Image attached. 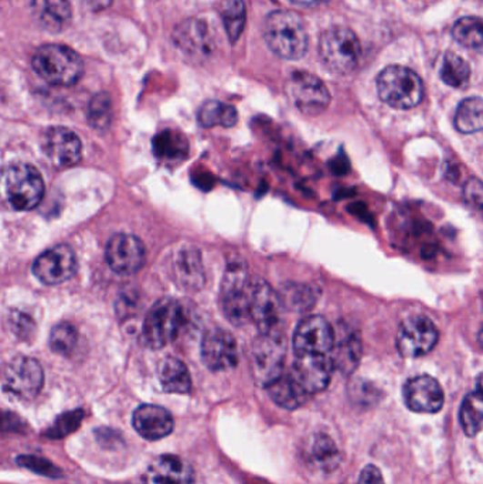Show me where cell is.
<instances>
[{"label":"cell","instance_id":"6da1fadb","mask_svg":"<svg viewBox=\"0 0 483 484\" xmlns=\"http://www.w3.org/2000/svg\"><path fill=\"white\" fill-rule=\"evenodd\" d=\"M263 35L269 50L284 60H299L307 55L309 38L297 13L289 10L269 13L263 23Z\"/></svg>","mask_w":483,"mask_h":484},{"label":"cell","instance_id":"7a4b0ae2","mask_svg":"<svg viewBox=\"0 0 483 484\" xmlns=\"http://www.w3.org/2000/svg\"><path fill=\"white\" fill-rule=\"evenodd\" d=\"M35 73L45 83L71 86L81 80L84 63L75 51L67 45H45L35 50L32 58Z\"/></svg>","mask_w":483,"mask_h":484},{"label":"cell","instance_id":"3957f363","mask_svg":"<svg viewBox=\"0 0 483 484\" xmlns=\"http://www.w3.org/2000/svg\"><path fill=\"white\" fill-rule=\"evenodd\" d=\"M377 93L381 101L391 108H414L423 101V81L410 68L390 66L378 74Z\"/></svg>","mask_w":483,"mask_h":484},{"label":"cell","instance_id":"277c9868","mask_svg":"<svg viewBox=\"0 0 483 484\" xmlns=\"http://www.w3.org/2000/svg\"><path fill=\"white\" fill-rule=\"evenodd\" d=\"M319 55L330 73L346 76L357 67L362 47L352 30L347 27H332L320 37Z\"/></svg>","mask_w":483,"mask_h":484},{"label":"cell","instance_id":"5b68a950","mask_svg":"<svg viewBox=\"0 0 483 484\" xmlns=\"http://www.w3.org/2000/svg\"><path fill=\"white\" fill-rule=\"evenodd\" d=\"M185 315L182 306L173 299H162L152 306L145 318L142 338L147 348H165L172 343L180 333Z\"/></svg>","mask_w":483,"mask_h":484},{"label":"cell","instance_id":"8992f818","mask_svg":"<svg viewBox=\"0 0 483 484\" xmlns=\"http://www.w3.org/2000/svg\"><path fill=\"white\" fill-rule=\"evenodd\" d=\"M5 191L15 210H32L45 196V182L39 170L26 163H19L10 166L5 173Z\"/></svg>","mask_w":483,"mask_h":484},{"label":"cell","instance_id":"52a82bcc","mask_svg":"<svg viewBox=\"0 0 483 484\" xmlns=\"http://www.w3.org/2000/svg\"><path fill=\"white\" fill-rule=\"evenodd\" d=\"M287 343L281 330L259 333L251 350V367L257 381L268 387L284 374Z\"/></svg>","mask_w":483,"mask_h":484},{"label":"cell","instance_id":"ba28073f","mask_svg":"<svg viewBox=\"0 0 483 484\" xmlns=\"http://www.w3.org/2000/svg\"><path fill=\"white\" fill-rule=\"evenodd\" d=\"M251 297L253 280L247 277L241 265H233L226 272L221 287V305L226 318L233 325L243 326L251 322Z\"/></svg>","mask_w":483,"mask_h":484},{"label":"cell","instance_id":"9c48e42d","mask_svg":"<svg viewBox=\"0 0 483 484\" xmlns=\"http://www.w3.org/2000/svg\"><path fill=\"white\" fill-rule=\"evenodd\" d=\"M287 94L302 114L315 116L322 114L330 104V93L324 81L305 71H297L287 81Z\"/></svg>","mask_w":483,"mask_h":484},{"label":"cell","instance_id":"30bf717a","mask_svg":"<svg viewBox=\"0 0 483 484\" xmlns=\"http://www.w3.org/2000/svg\"><path fill=\"white\" fill-rule=\"evenodd\" d=\"M439 331L431 318L414 316L398 328L397 350L403 357L417 358L426 356L438 343Z\"/></svg>","mask_w":483,"mask_h":484},{"label":"cell","instance_id":"8fae6325","mask_svg":"<svg viewBox=\"0 0 483 484\" xmlns=\"http://www.w3.org/2000/svg\"><path fill=\"white\" fill-rule=\"evenodd\" d=\"M173 43L183 55L196 61H205L216 53V35L207 22L187 19L173 32Z\"/></svg>","mask_w":483,"mask_h":484},{"label":"cell","instance_id":"7c38bea8","mask_svg":"<svg viewBox=\"0 0 483 484\" xmlns=\"http://www.w3.org/2000/svg\"><path fill=\"white\" fill-rule=\"evenodd\" d=\"M43 382H45V374L42 366L32 357H16L5 368V389L19 398H35L42 389Z\"/></svg>","mask_w":483,"mask_h":484},{"label":"cell","instance_id":"4fadbf2b","mask_svg":"<svg viewBox=\"0 0 483 484\" xmlns=\"http://www.w3.org/2000/svg\"><path fill=\"white\" fill-rule=\"evenodd\" d=\"M77 257L67 244L43 252L33 264V274L45 285H60L77 272Z\"/></svg>","mask_w":483,"mask_h":484},{"label":"cell","instance_id":"5bb4252c","mask_svg":"<svg viewBox=\"0 0 483 484\" xmlns=\"http://www.w3.org/2000/svg\"><path fill=\"white\" fill-rule=\"evenodd\" d=\"M335 348L332 326L322 316H309L299 323L294 336L295 356L329 354Z\"/></svg>","mask_w":483,"mask_h":484},{"label":"cell","instance_id":"9a60e30c","mask_svg":"<svg viewBox=\"0 0 483 484\" xmlns=\"http://www.w3.org/2000/svg\"><path fill=\"white\" fill-rule=\"evenodd\" d=\"M43 152L48 162L58 169H65L77 165L81 159L80 137L73 131L63 126H53L43 135Z\"/></svg>","mask_w":483,"mask_h":484},{"label":"cell","instance_id":"2e32d148","mask_svg":"<svg viewBox=\"0 0 483 484\" xmlns=\"http://www.w3.org/2000/svg\"><path fill=\"white\" fill-rule=\"evenodd\" d=\"M106 258L116 274L124 277L136 274L145 264L144 244L129 234H116L109 239Z\"/></svg>","mask_w":483,"mask_h":484},{"label":"cell","instance_id":"e0dca14e","mask_svg":"<svg viewBox=\"0 0 483 484\" xmlns=\"http://www.w3.org/2000/svg\"><path fill=\"white\" fill-rule=\"evenodd\" d=\"M335 363L329 354H302L297 356L292 367V374L307 394L324 391L329 386Z\"/></svg>","mask_w":483,"mask_h":484},{"label":"cell","instance_id":"ac0fdd59","mask_svg":"<svg viewBox=\"0 0 483 484\" xmlns=\"http://www.w3.org/2000/svg\"><path fill=\"white\" fill-rule=\"evenodd\" d=\"M202 360L212 371H227L238 363L237 341L223 328H212L202 341Z\"/></svg>","mask_w":483,"mask_h":484},{"label":"cell","instance_id":"d6986e66","mask_svg":"<svg viewBox=\"0 0 483 484\" xmlns=\"http://www.w3.org/2000/svg\"><path fill=\"white\" fill-rule=\"evenodd\" d=\"M282 300L264 280H253L251 297V322L256 323L259 333L279 330Z\"/></svg>","mask_w":483,"mask_h":484},{"label":"cell","instance_id":"ffe728a7","mask_svg":"<svg viewBox=\"0 0 483 484\" xmlns=\"http://www.w3.org/2000/svg\"><path fill=\"white\" fill-rule=\"evenodd\" d=\"M404 401L411 411L418 414H437L444 405V389L431 376L408 379L403 389Z\"/></svg>","mask_w":483,"mask_h":484},{"label":"cell","instance_id":"44dd1931","mask_svg":"<svg viewBox=\"0 0 483 484\" xmlns=\"http://www.w3.org/2000/svg\"><path fill=\"white\" fill-rule=\"evenodd\" d=\"M144 484H195V473L183 459L173 455L160 456L147 468Z\"/></svg>","mask_w":483,"mask_h":484},{"label":"cell","instance_id":"7402d4cb","mask_svg":"<svg viewBox=\"0 0 483 484\" xmlns=\"http://www.w3.org/2000/svg\"><path fill=\"white\" fill-rule=\"evenodd\" d=\"M132 425L147 440H159L172 433L175 420L165 408L157 405H141L134 412Z\"/></svg>","mask_w":483,"mask_h":484},{"label":"cell","instance_id":"603a6c76","mask_svg":"<svg viewBox=\"0 0 483 484\" xmlns=\"http://www.w3.org/2000/svg\"><path fill=\"white\" fill-rule=\"evenodd\" d=\"M32 16L40 29L45 32H65L73 19L70 0H32Z\"/></svg>","mask_w":483,"mask_h":484},{"label":"cell","instance_id":"cb8c5ba5","mask_svg":"<svg viewBox=\"0 0 483 484\" xmlns=\"http://www.w3.org/2000/svg\"><path fill=\"white\" fill-rule=\"evenodd\" d=\"M304 460L311 470L330 473L339 466L340 452L329 435L315 433L305 443Z\"/></svg>","mask_w":483,"mask_h":484},{"label":"cell","instance_id":"d4e9b609","mask_svg":"<svg viewBox=\"0 0 483 484\" xmlns=\"http://www.w3.org/2000/svg\"><path fill=\"white\" fill-rule=\"evenodd\" d=\"M173 275L183 289L199 290L206 280L200 252L193 247H183L173 259Z\"/></svg>","mask_w":483,"mask_h":484},{"label":"cell","instance_id":"484cf974","mask_svg":"<svg viewBox=\"0 0 483 484\" xmlns=\"http://www.w3.org/2000/svg\"><path fill=\"white\" fill-rule=\"evenodd\" d=\"M267 389L272 401L287 409H297L309 398L307 389L295 378L292 371L282 374L279 378L269 384Z\"/></svg>","mask_w":483,"mask_h":484},{"label":"cell","instance_id":"4316f807","mask_svg":"<svg viewBox=\"0 0 483 484\" xmlns=\"http://www.w3.org/2000/svg\"><path fill=\"white\" fill-rule=\"evenodd\" d=\"M159 381L162 388L172 394H187L192 389L189 369L175 357L165 358L160 364Z\"/></svg>","mask_w":483,"mask_h":484},{"label":"cell","instance_id":"83f0119b","mask_svg":"<svg viewBox=\"0 0 483 484\" xmlns=\"http://www.w3.org/2000/svg\"><path fill=\"white\" fill-rule=\"evenodd\" d=\"M455 127L467 135L483 132V98L472 96L459 104L455 114Z\"/></svg>","mask_w":483,"mask_h":484},{"label":"cell","instance_id":"f1b7e54d","mask_svg":"<svg viewBox=\"0 0 483 484\" xmlns=\"http://www.w3.org/2000/svg\"><path fill=\"white\" fill-rule=\"evenodd\" d=\"M197 119L205 127H231L237 124L238 112L233 106H228L225 102L207 101L199 109Z\"/></svg>","mask_w":483,"mask_h":484},{"label":"cell","instance_id":"f546056e","mask_svg":"<svg viewBox=\"0 0 483 484\" xmlns=\"http://www.w3.org/2000/svg\"><path fill=\"white\" fill-rule=\"evenodd\" d=\"M462 429L468 437H477L483 430V394L470 392L462 401L459 409Z\"/></svg>","mask_w":483,"mask_h":484},{"label":"cell","instance_id":"4dcf8cb0","mask_svg":"<svg viewBox=\"0 0 483 484\" xmlns=\"http://www.w3.org/2000/svg\"><path fill=\"white\" fill-rule=\"evenodd\" d=\"M247 12L243 0H226L221 7V20L231 45L237 42L246 25Z\"/></svg>","mask_w":483,"mask_h":484},{"label":"cell","instance_id":"1f68e13d","mask_svg":"<svg viewBox=\"0 0 483 484\" xmlns=\"http://www.w3.org/2000/svg\"><path fill=\"white\" fill-rule=\"evenodd\" d=\"M439 76H441L442 81L448 84L449 86L465 88L470 80L469 64L459 55L448 53L442 61Z\"/></svg>","mask_w":483,"mask_h":484},{"label":"cell","instance_id":"d6a6232c","mask_svg":"<svg viewBox=\"0 0 483 484\" xmlns=\"http://www.w3.org/2000/svg\"><path fill=\"white\" fill-rule=\"evenodd\" d=\"M452 35L459 45L467 48L483 47V19L479 17H462L452 27Z\"/></svg>","mask_w":483,"mask_h":484},{"label":"cell","instance_id":"836d02e7","mask_svg":"<svg viewBox=\"0 0 483 484\" xmlns=\"http://www.w3.org/2000/svg\"><path fill=\"white\" fill-rule=\"evenodd\" d=\"M155 153L160 159L175 160L180 159L183 153L187 152L186 140L179 135L166 131L157 135L154 142Z\"/></svg>","mask_w":483,"mask_h":484},{"label":"cell","instance_id":"e575fe53","mask_svg":"<svg viewBox=\"0 0 483 484\" xmlns=\"http://www.w3.org/2000/svg\"><path fill=\"white\" fill-rule=\"evenodd\" d=\"M113 119V104L108 94H96L88 106V122L96 129H106Z\"/></svg>","mask_w":483,"mask_h":484},{"label":"cell","instance_id":"d590c367","mask_svg":"<svg viewBox=\"0 0 483 484\" xmlns=\"http://www.w3.org/2000/svg\"><path fill=\"white\" fill-rule=\"evenodd\" d=\"M77 330L68 323H60L55 326L50 335V346L53 351L61 356H70L74 348H77Z\"/></svg>","mask_w":483,"mask_h":484},{"label":"cell","instance_id":"8d00e7d4","mask_svg":"<svg viewBox=\"0 0 483 484\" xmlns=\"http://www.w3.org/2000/svg\"><path fill=\"white\" fill-rule=\"evenodd\" d=\"M335 367L342 369L343 373H352L355 367L358 364L360 358V344L357 340L347 338L339 344L337 350V356L332 357Z\"/></svg>","mask_w":483,"mask_h":484},{"label":"cell","instance_id":"74e56055","mask_svg":"<svg viewBox=\"0 0 483 484\" xmlns=\"http://www.w3.org/2000/svg\"><path fill=\"white\" fill-rule=\"evenodd\" d=\"M83 418L84 412L81 409H75V411L61 415L55 420V424L48 428L45 437L53 438V439L67 437V435H70L80 427Z\"/></svg>","mask_w":483,"mask_h":484},{"label":"cell","instance_id":"f35d334b","mask_svg":"<svg viewBox=\"0 0 483 484\" xmlns=\"http://www.w3.org/2000/svg\"><path fill=\"white\" fill-rule=\"evenodd\" d=\"M17 463L23 468L35 471L37 475L45 476V478H60L61 470L55 468L50 460L39 456L23 455L17 458Z\"/></svg>","mask_w":483,"mask_h":484},{"label":"cell","instance_id":"ab89813d","mask_svg":"<svg viewBox=\"0 0 483 484\" xmlns=\"http://www.w3.org/2000/svg\"><path fill=\"white\" fill-rule=\"evenodd\" d=\"M464 200L470 210L483 218V182L479 178H469L464 187Z\"/></svg>","mask_w":483,"mask_h":484},{"label":"cell","instance_id":"60d3db41","mask_svg":"<svg viewBox=\"0 0 483 484\" xmlns=\"http://www.w3.org/2000/svg\"><path fill=\"white\" fill-rule=\"evenodd\" d=\"M314 295L311 290L305 287H291L287 292L285 302L288 303L291 308L295 309H305L309 306L314 305Z\"/></svg>","mask_w":483,"mask_h":484},{"label":"cell","instance_id":"b9f144b4","mask_svg":"<svg viewBox=\"0 0 483 484\" xmlns=\"http://www.w3.org/2000/svg\"><path fill=\"white\" fill-rule=\"evenodd\" d=\"M10 328H14L15 335L26 338L27 335H32L33 320L23 313H14L10 315Z\"/></svg>","mask_w":483,"mask_h":484},{"label":"cell","instance_id":"7bdbcfd3","mask_svg":"<svg viewBox=\"0 0 483 484\" xmlns=\"http://www.w3.org/2000/svg\"><path fill=\"white\" fill-rule=\"evenodd\" d=\"M357 484H386L384 483L383 475L376 466L368 465L363 469L358 478Z\"/></svg>","mask_w":483,"mask_h":484},{"label":"cell","instance_id":"ee69618b","mask_svg":"<svg viewBox=\"0 0 483 484\" xmlns=\"http://www.w3.org/2000/svg\"><path fill=\"white\" fill-rule=\"evenodd\" d=\"M86 4L88 5V7L93 9L94 12H101V10H106V7L111 6L113 0H86Z\"/></svg>","mask_w":483,"mask_h":484},{"label":"cell","instance_id":"f6af8a7d","mask_svg":"<svg viewBox=\"0 0 483 484\" xmlns=\"http://www.w3.org/2000/svg\"><path fill=\"white\" fill-rule=\"evenodd\" d=\"M289 2L299 7H317L327 4L329 0H289Z\"/></svg>","mask_w":483,"mask_h":484},{"label":"cell","instance_id":"bcb514c9","mask_svg":"<svg viewBox=\"0 0 483 484\" xmlns=\"http://www.w3.org/2000/svg\"><path fill=\"white\" fill-rule=\"evenodd\" d=\"M482 310H483V295H482ZM478 340H479L480 348H483V320H482V326H480L479 336H478Z\"/></svg>","mask_w":483,"mask_h":484},{"label":"cell","instance_id":"7dc6e473","mask_svg":"<svg viewBox=\"0 0 483 484\" xmlns=\"http://www.w3.org/2000/svg\"><path fill=\"white\" fill-rule=\"evenodd\" d=\"M478 391L483 394V373L478 377Z\"/></svg>","mask_w":483,"mask_h":484}]
</instances>
